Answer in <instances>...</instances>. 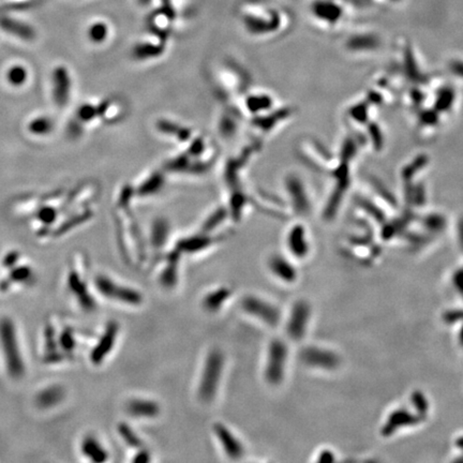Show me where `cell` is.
Wrapping results in <instances>:
<instances>
[{
  "label": "cell",
  "mask_w": 463,
  "mask_h": 463,
  "mask_svg": "<svg viewBox=\"0 0 463 463\" xmlns=\"http://www.w3.org/2000/svg\"><path fill=\"white\" fill-rule=\"evenodd\" d=\"M93 285L104 298L128 307H140L144 303V295L133 286L116 281L106 275L94 277Z\"/></svg>",
  "instance_id": "obj_3"
},
{
  "label": "cell",
  "mask_w": 463,
  "mask_h": 463,
  "mask_svg": "<svg viewBox=\"0 0 463 463\" xmlns=\"http://www.w3.org/2000/svg\"><path fill=\"white\" fill-rule=\"evenodd\" d=\"M422 418L420 416L412 414L406 409H397L388 416L387 421L382 428V433L385 436H389L396 433L401 428L413 427L419 424Z\"/></svg>",
  "instance_id": "obj_15"
},
{
  "label": "cell",
  "mask_w": 463,
  "mask_h": 463,
  "mask_svg": "<svg viewBox=\"0 0 463 463\" xmlns=\"http://www.w3.org/2000/svg\"><path fill=\"white\" fill-rule=\"evenodd\" d=\"M30 276H31V270L28 267H17V268H14L10 274L11 280L14 282L27 281L30 278Z\"/></svg>",
  "instance_id": "obj_26"
},
{
  "label": "cell",
  "mask_w": 463,
  "mask_h": 463,
  "mask_svg": "<svg viewBox=\"0 0 463 463\" xmlns=\"http://www.w3.org/2000/svg\"><path fill=\"white\" fill-rule=\"evenodd\" d=\"M224 368V354L220 349H211L204 359L197 383V398L203 403H210L217 397Z\"/></svg>",
  "instance_id": "obj_1"
},
{
  "label": "cell",
  "mask_w": 463,
  "mask_h": 463,
  "mask_svg": "<svg viewBox=\"0 0 463 463\" xmlns=\"http://www.w3.org/2000/svg\"><path fill=\"white\" fill-rule=\"evenodd\" d=\"M212 432L217 438L222 451L231 461H239L246 456L244 443L238 436L223 422H215L212 426Z\"/></svg>",
  "instance_id": "obj_8"
},
{
  "label": "cell",
  "mask_w": 463,
  "mask_h": 463,
  "mask_svg": "<svg viewBox=\"0 0 463 463\" xmlns=\"http://www.w3.org/2000/svg\"><path fill=\"white\" fill-rule=\"evenodd\" d=\"M171 235L170 222L165 219H156L150 227L149 242L153 248L159 250L169 242Z\"/></svg>",
  "instance_id": "obj_20"
},
{
  "label": "cell",
  "mask_w": 463,
  "mask_h": 463,
  "mask_svg": "<svg viewBox=\"0 0 463 463\" xmlns=\"http://www.w3.org/2000/svg\"><path fill=\"white\" fill-rule=\"evenodd\" d=\"M452 68L457 74L463 76V62H454L452 65Z\"/></svg>",
  "instance_id": "obj_32"
},
{
  "label": "cell",
  "mask_w": 463,
  "mask_h": 463,
  "mask_svg": "<svg viewBox=\"0 0 463 463\" xmlns=\"http://www.w3.org/2000/svg\"><path fill=\"white\" fill-rule=\"evenodd\" d=\"M456 446H457V448L461 451L462 457H463V436H460L456 441Z\"/></svg>",
  "instance_id": "obj_33"
},
{
  "label": "cell",
  "mask_w": 463,
  "mask_h": 463,
  "mask_svg": "<svg viewBox=\"0 0 463 463\" xmlns=\"http://www.w3.org/2000/svg\"><path fill=\"white\" fill-rule=\"evenodd\" d=\"M116 430L119 437H121L123 442L128 447H130V448L137 450L141 448V447L145 446V443H144L139 433L129 424H127V422H119L116 427Z\"/></svg>",
  "instance_id": "obj_21"
},
{
  "label": "cell",
  "mask_w": 463,
  "mask_h": 463,
  "mask_svg": "<svg viewBox=\"0 0 463 463\" xmlns=\"http://www.w3.org/2000/svg\"><path fill=\"white\" fill-rule=\"evenodd\" d=\"M286 247L293 258L298 260L306 259L310 251V246L305 227L297 224L290 228L286 235Z\"/></svg>",
  "instance_id": "obj_16"
},
{
  "label": "cell",
  "mask_w": 463,
  "mask_h": 463,
  "mask_svg": "<svg viewBox=\"0 0 463 463\" xmlns=\"http://www.w3.org/2000/svg\"><path fill=\"white\" fill-rule=\"evenodd\" d=\"M311 317V307L306 300L293 303L286 320V333L290 339L299 341L306 336Z\"/></svg>",
  "instance_id": "obj_7"
},
{
  "label": "cell",
  "mask_w": 463,
  "mask_h": 463,
  "mask_svg": "<svg viewBox=\"0 0 463 463\" xmlns=\"http://www.w3.org/2000/svg\"><path fill=\"white\" fill-rule=\"evenodd\" d=\"M129 416L138 419H155L161 415V405L149 398L134 397L129 399L125 405Z\"/></svg>",
  "instance_id": "obj_11"
},
{
  "label": "cell",
  "mask_w": 463,
  "mask_h": 463,
  "mask_svg": "<svg viewBox=\"0 0 463 463\" xmlns=\"http://www.w3.org/2000/svg\"><path fill=\"white\" fill-rule=\"evenodd\" d=\"M0 348L3 351L8 373L13 379H21L25 374V364L18 338L15 325L10 318L0 321Z\"/></svg>",
  "instance_id": "obj_2"
},
{
  "label": "cell",
  "mask_w": 463,
  "mask_h": 463,
  "mask_svg": "<svg viewBox=\"0 0 463 463\" xmlns=\"http://www.w3.org/2000/svg\"><path fill=\"white\" fill-rule=\"evenodd\" d=\"M58 342L63 352L72 353L74 351V349L76 348V341H75L74 333L70 328H66L60 333Z\"/></svg>",
  "instance_id": "obj_23"
},
{
  "label": "cell",
  "mask_w": 463,
  "mask_h": 463,
  "mask_svg": "<svg viewBox=\"0 0 463 463\" xmlns=\"http://www.w3.org/2000/svg\"><path fill=\"white\" fill-rule=\"evenodd\" d=\"M68 286L71 293L74 295L77 299L78 305L81 308L86 311V312H90L95 309V300L91 295L88 286L86 282L83 280L81 275L77 271L71 270L68 275Z\"/></svg>",
  "instance_id": "obj_13"
},
{
  "label": "cell",
  "mask_w": 463,
  "mask_h": 463,
  "mask_svg": "<svg viewBox=\"0 0 463 463\" xmlns=\"http://www.w3.org/2000/svg\"><path fill=\"white\" fill-rule=\"evenodd\" d=\"M121 332V325L117 321H109L102 330L100 337L91 349L89 359L93 366H101L113 352Z\"/></svg>",
  "instance_id": "obj_6"
},
{
  "label": "cell",
  "mask_w": 463,
  "mask_h": 463,
  "mask_svg": "<svg viewBox=\"0 0 463 463\" xmlns=\"http://www.w3.org/2000/svg\"><path fill=\"white\" fill-rule=\"evenodd\" d=\"M458 338H459L460 344L463 346V325H462V327H461L460 330H459V336H458Z\"/></svg>",
  "instance_id": "obj_34"
},
{
  "label": "cell",
  "mask_w": 463,
  "mask_h": 463,
  "mask_svg": "<svg viewBox=\"0 0 463 463\" xmlns=\"http://www.w3.org/2000/svg\"><path fill=\"white\" fill-rule=\"evenodd\" d=\"M108 36V28L106 26V24L104 23H98L92 25L90 29V38L92 39V41L94 42H102L107 38Z\"/></svg>",
  "instance_id": "obj_24"
},
{
  "label": "cell",
  "mask_w": 463,
  "mask_h": 463,
  "mask_svg": "<svg viewBox=\"0 0 463 463\" xmlns=\"http://www.w3.org/2000/svg\"><path fill=\"white\" fill-rule=\"evenodd\" d=\"M458 239H459V245L461 247V249L463 250V219L459 222V226H458Z\"/></svg>",
  "instance_id": "obj_31"
},
{
  "label": "cell",
  "mask_w": 463,
  "mask_h": 463,
  "mask_svg": "<svg viewBox=\"0 0 463 463\" xmlns=\"http://www.w3.org/2000/svg\"><path fill=\"white\" fill-rule=\"evenodd\" d=\"M333 460H334V456L329 450L322 451L320 453V458H318V461L320 462H331Z\"/></svg>",
  "instance_id": "obj_30"
},
{
  "label": "cell",
  "mask_w": 463,
  "mask_h": 463,
  "mask_svg": "<svg viewBox=\"0 0 463 463\" xmlns=\"http://www.w3.org/2000/svg\"><path fill=\"white\" fill-rule=\"evenodd\" d=\"M131 461L134 463H149L153 461V454L146 446H144L137 449V452H135Z\"/></svg>",
  "instance_id": "obj_27"
},
{
  "label": "cell",
  "mask_w": 463,
  "mask_h": 463,
  "mask_svg": "<svg viewBox=\"0 0 463 463\" xmlns=\"http://www.w3.org/2000/svg\"><path fill=\"white\" fill-rule=\"evenodd\" d=\"M244 312L269 327H277L281 321V312L273 302L254 294H248L241 300Z\"/></svg>",
  "instance_id": "obj_5"
},
{
  "label": "cell",
  "mask_w": 463,
  "mask_h": 463,
  "mask_svg": "<svg viewBox=\"0 0 463 463\" xmlns=\"http://www.w3.org/2000/svg\"><path fill=\"white\" fill-rule=\"evenodd\" d=\"M220 239L221 237L217 235L204 233V231L199 230L197 234L180 239V241L175 245V249H176L181 255L198 254L211 248L213 245L220 242Z\"/></svg>",
  "instance_id": "obj_10"
},
{
  "label": "cell",
  "mask_w": 463,
  "mask_h": 463,
  "mask_svg": "<svg viewBox=\"0 0 463 463\" xmlns=\"http://www.w3.org/2000/svg\"><path fill=\"white\" fill-rule=\"evenodd\" d=\"M267 267L274 277L284 283L291 284L297 280V269L293 263L281 254H273L267 261Z\"/></svg>",
  "instance_id": "obj_14"
},
{
  "label": "cell",
  "mask_w": 463,
  "mask_h": 463,
  "mask_svg": "<svg viewBox=\"0 0 463 463\" xmlns=\"http://www.w3.org/2000/svg\"><path fill=\"white\" fill-rule=\"evenodd\" d=\"M233 296V291L228 286H219L207 292L201 301V306L207 313H218L224 308L227 301Z\"/></svg>",
  "instance_id": "obj_17"
},
{
  "label": "cell",
  "mask_w": 463,
  "mask_h": 463,
  "mask_svg": "<svg viewBox=\"0 0 463 463\" xmlns=\"http://www.w3.org/2000/svg\"><path fill=\"white\" fill-rule=\"evenodd\" d=\"M46 346H47V350H49L50 352H51V351H53L51 354L55 353V350H56V346H57V344H56L55 333H54V329L52 328V327H47V329H46Z\"/></svg>",
  "instance_id": "obj_29"
},
{
  "label": "cell",
  "mask_w": 463,
  "mask_h": 463,
  "mask_svg": "<svg viewBox=\"0 0 463 463\" xmlns=\"http://www.w3.org/2000/svg\"><path fill=\"white\" fill-rule=\"evenodd\" d=\"M301 362L311 368L325 371L336 370L340 366V357L333 351L321 346H307L300 353Z\"/></svg>",
  "instance_id": "obj_9"
},
{
  "label": "cell",
  "mask_w": 463,
  "mask_h": 463,
  "mask_svg": "<svg viewBox=\"0 0 463 463\" xmlns=\"http://www.w3.org/2000/svg\"><path fill=\"white\" fill-rule=\"evenodd\" d=\"M66 398V390L60 385H52L40 390L36 397V404L42 410L56 408Z\"/></svg>",
  "instance_id": "obj_19"
},
{
  "label": "cell",
  "mask_w": 463,
  "mask_h": 463,
  "mask_svg": "<svg viewBox=\"0 0 463 463\" xmlns=\"http://www.w3.org/2000/svg\"><path fill=\"white\" fill-rule=\"evenodd\" d=\"M182 255L174 248L165 257L164 265L158 276V281L165 290H173L179 282V263Z\"/></svg>",
  "instance_id": "obj_12"
},
{
  "label": "cell",
  "mask_w": 463,
  "mask_h": 463,
  "mask_svg": "<svg viewBox=\"0 0 463 463\" xmlns=\"http://www.w3.org/2000/svg\"><path fill=\"white\" fill-rule=\"evenodd\" d=\"M227 215H229L227 209H224V208L215 209L212 213H210V215L207 217V219H205V221L203 222V224L201 226V229L199 230L204 231V233L212 234L213 231L226 220Z\"/></svg>",
  "instance_id": "obj_22"
},
{
  "label": "cell",
  "mask_w": 463,
  "mask_h": 463,
  "mask_svg": "<svg viewBox=\"0 0 463 463\" xmlns=\"http://www.w3.org/2000/svg\"><path fill=\"white\" fill-rule=\"evenodd\" d=\"M412 400L413 404L415 406V409L417 410V412L420 414V416L424 418L426 417V414L428 412V403H427V399L424 396V394L421 393H414L412 396Z\"/></svg>",
  "instance_id": "obj_25"
},
{
  "label": "cell",
  "mask_w": 463,
  "mask_h": 463,
  "mask_svg": "<svg viewBox=\"0 0 463 463\" xmlns=\"http://www.w3.org/2000/svg\"><path fill=\"white\" fill-rule=\"evenodd\" d=\"M81 451L85 458L93 463H104L109 459V452L97 437L86 435L81 443Z\"/></svg>",
  "instance_id": "obj_18"
},
{
  "label": "cell",
  "mask_w": 463,
  "mask_h": 463,
  "mask_svg": "<svg viewBox=\"0 0 463 463\" xmlns=\"http://www.w3.org/2000/svg\"><path fill=\"white\" fill-rule=\"evenodd\" d=\"M452 284L457 293L463 297V268L458 269L452 276Z\"/></svg>",
  "instance_id": "obj_28"
},
{
  "label": "cell",
  "mask_w": 463,
  "mask_h": 463,
  "mask_svg": "<svg viewBox=\"0 0 463 463\" xmlns=\"http://www.w3.org/2000/svg\"><path fill=\"white\" fill-rule=\"evenodd\" d=\"M287 361H289V348L286 343L279 338L269 342L263 377L267 384L271 386L280 385L285 378Z\"/></svg>",
  "instance_id": "obj_4"
}]
</instances>
